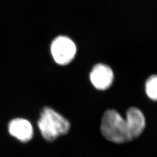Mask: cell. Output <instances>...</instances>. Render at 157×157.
Masks as SVG:
<instances>
[{
    "mask_svg": "<svg viewBox=\"0 0 157 157\" xmlns=\"http://www.w3.org/2000/svg\"><path fill=\"white\" fill-rule=\"evenodd\" d=\"M9 133L22 142H28L33 137V128L28 120L17 118L11 121L8 125Z\"/></svg>",
    "mask_w": 157,
    "mask_h": 157,
    "instance_id": "5",
    "label": "cell"
},
{
    "mask_svg": "<svg viewBox=\"0 0 157 157\" xmlns=\"http://www.w3.org/2000/svg\"><path fill=\"white\" fill-rule=\"evenodd\" d=\"M37 124L42 136L48 141H53L59 136L66 135L71 126L66 118L49 107L43 109Z\"/></svg>",
    "mask_w": 157,
    "mask_h": 157,
    "instance_id": "2",
    "label": "cell"
},
{
    "mask_svg": "<svg viewBox=\"0 0 157 157\" xmlns=\"http://www.w3.org/2000/svg\"><path fill=\"white\" fill-rule=\"evenodd\" d=\"M51 51L55 61L62 65L70 63L76 54V47L73 41L65 36H59L52 43Z\"/></svg>",
    "mask_w": 157,
    "mask_h": 157,
    "instance_id": "3",
    "label": "cell"
},
{
    "mask_svg": "<svg viewBox=\"0 0 157 157\" xmlns=\"http://www.w3.org/2000/svg\"><path fill=\"white\" fill-rule=\"evenodd\" d=\"M126 118L130 122L135 139L140 136L145 128L146 120L144 116L139 109L132 107L128 110Z\"/></svg>",
    "mask_w": 157,
    "mask_h": 157,
    "instance_id": "6",
    "label": "cell"
},
{
    "mask_svg": "<svg viewBox=\"0 0 157 157\" xmlns=\"http://www.w3.org/2000/svg\"><path fill=\"white\" fill-rule=\"evenodd\" d=\"M146 91L148 97L154 101H157V75H152L147 80Z\"/></svg>",
    "mask_w": 157,
    "mask_h": 157,
    "instance_id": "7",
    "label": "cell"
},
{
    "mask_svg": "<svg viewBox=\"0 0 157 157\" xmlns=\"http://www.w3.org/2000/svg\"><path fill=\"white\" fill-rule=\"evenodd\" d=\"M101 132L108 140L115 143H124L135 139L128 119H124L113 109L104 113L101 121Z\"/></svg>",
    "mask_w": 157,
    "mask_h": 157,
    "instance_id": "1",
    "label": "cell"
},
{
    "mask_svg": "<svg viewBox=\"0 0 157 157\" xmlns=\"http://www.w3.org/2000/svg\"><path fill=\"white\" fill-rule=\"evenodd\" d=\"M113 73L112 69L104 64H98L93 68L90 73V80L98 90L108 89L112 83Z\"/></svg>",
    "mask_w": 157,
    "mask_h": 157,
    "instance_id": "4",
    "label": "cell"
}]
</instances>
